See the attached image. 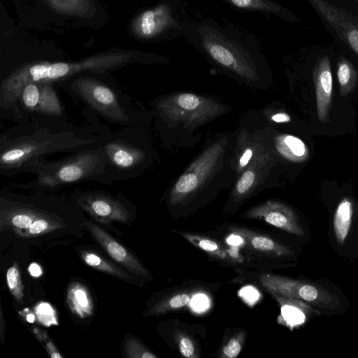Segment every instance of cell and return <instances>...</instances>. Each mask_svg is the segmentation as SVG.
<instances>
[{
    "mask_svg": "<svg viewBox=\"0 0 358 358\" xmlns=\"http://www.w3.org/2000/svg\"><path fill=\"white\" fill-rule=\"evenodd\" d=\"M83 114L87 121L85 125L65 119L32 117L1 131L0 175L28 173L50 155L100 145L103 134L110 130L90 108L85 107Z\"/></svg>",
    "mask_w": 358,
    "mask_h": 358,
    "instance_id": "6da1fadb",
    "label": "cell"
},
{
    "mask_svg": "<svg viewBox=\"0 0 358 358\" xmlns=\"http://www.w3.org/2000/svg\"><path fill=\"white\" fill-rule=\"evenodd\" d=\"M0 190V233L34 246L55 241L80 238L86 230L84 212L70 197L55 192Z\"/></svg>",
    "mask_w": 358,
    "mask_h": 358,
    "instance_id": "7a4b0ae2",
    "label": "cell"
},
{
    "mask_svg": "<svg viewBox=\"0 0 358 358\" xmlns=\"http://www.w3.org/2000/svg\"><path fill=\"white\" fill-rule=\"evenodd\" d=\"M187 42L228 76L252 87L271 81L266 62L256 51L234 39L210 20L184 22Z\"/></svg>",
    "mask_w": 358,
    "mask_h": 358,
    "instance_id": "3957f363",
    "label": "cell"
},
{
    "mask_svg": "<svg viewBox=\"0 0 358 358\" xmlns=\"http://www.w3.org/2000/svg\"><path fill=\"white\" fill-rule=\"evenodd\" d=\"M234 134H220L209 139L201 152L172 184L169 205H185L203 194L234 185L236 179Z\"/></svg>",
    "mask_w": 358,
    "mask_h": 358,
    "instance_id": "277c9868",
    "label": "cell"
},
{
    "mask_svg": "<svg viewBox=\"0 0 358 358\" xmlns=\"http://www.w3.org/2000/svg\"><path fill=\"white\" fill-rule=\"evenodd\" d=\"M134 55L111 52L78 62L32 61L20 64L3 76L0 81V119L17 122V99L22 87L30 82L55 84L86 71L106 72L132 62Z\"/></svg>",
    "mask_w": 358,
    "mask_h": 358,
    "instance_id": "5b68a950",
    "label": "cell"
},
{
    "mask_svg": "<svg viewBox=\"0 0 358 358\" xmlns=\"http://www.w3.org/2000/svg\"><path fill=\"white\" fill-rule=\"evenodd\" d=\"M106 73L86 71L57 85L75 103H83L110 124L122 127L150 125V110Z\"/></svg>",
    "mask_w": 358,
    "mask_h": 358,
    "instance_id": "8992f818",
    "label": "cell"
},
{
    "mask_svg": "<svg viewBox=\"0 0 358 358\" xmlns=\"http://www.w3.org/2000/svg\"><path fill=\"white\" fill-rule=\"evenodd\" d=\"M154 130L164 147L194 144V133L231 108L213 98L176 92L155 98L150 103Z\"/></svg>",
    "mask_w": 358,
    "mask_h": 358,
    "instance_id": "52a82bcc",
    "label": "cell"
},
{
    "mask_svg": "<svg viewBox=\"0 0 358 358\" xmlns=\"http://www.w3.org/2000/svg\"><path fill=\"white\" fill-rule=\"evenodd\" d=\"M100 146L106 157L110 184L137 178L159 162L150 125L109 131L103 134Z\"/></svg>",
    "mask_w": 358,
    "mask_h": 358,
    "instance_id": "ba28073f",
    "label": "cell"
},
{
    "mask_svg": "<svg viewBox=\"0 0 358 358\" xmlns=\"http://www.w3.org/2000/svg\"><path fill=\"white\" fill-rule=\"evenodd\" d=\"M106 166V157L99 145L71 153L59 160L38 164L28 172L35 176L32 180L7 185L13 189L55 192L64 186L83 182L110 185Z\"/></svg>",
    "mask_w": 358,
    "mask_h": 358,
    "instance_id": "9c48e42d",
    "label": "cell"
},
{
    "mask_svg": "<svg viewBox=\"0 0 358 358\" xmlns=\"http://www.w3.org/2000/svg\"><path fill=\"white\" fill-rule=\"evenodd\" d=\"M341 48L358 59V8L341 0H306Z\"/></svg>",
    "mask_w": 358,
    "mask_h": 358,
    "instance_id": "30bf717a",
    "label": "cell"
},
{
    "mask_svg": "<svg viewBox=\"0 0 358 358\" xmlns=\"http://www.w3.org/2000/svg\"><path fill=\"white\" fill-rule=\"evenodd\" d=\"M69 197L96 222L110 229L115 222L130 224L136 215L134 205L120 192L113 194L101 189H76Z\"/></svg>",
    "mask_w": 358,
    "mask_h": 358,
    "instance_id": "8fae6325",
    "label": "cell"
},
{
    "mask_svg": "<svg viewBox=\"0 0 358 358\" xmlns=\"http://www.w3.org/2000/svg\"><path fill=\"white\" fill-rule=\"evenodd\" d=\"M271 137L269 136L268 129H264L256 153L248 166L237 176L233 185L231 196L233 201H243L268 185V180L278 162Z\"/></svg>",
    "mask_w": 358,
    "mask_h": 358,
    "instance_id": "7c38bea8",
    "label": "cell"
},
{
    "mask_svg": "<svg viewBox=\"0 0 358 358\" xmlns=\"http://www.w3.org/2000/svg\"><path fill=\"white\" fill-rule=\"evenodd\" d=\"M178 0H166L138 15L131 24L134 34L143 39L175 38L184 36Z\"/></svg>",
    "mask_w": 358,
    "mask_h": 358,
    "instance_id": "4fadbf2b",
    "label": "cell"
},
{
    "mask_svg": "<svg viewBox=\"0 0 358 358\" xmlns=\"http://www.w3.org/2000/svg\"><path fill=\"white\" fill-rule=\"evenodd\" d=\"M52 82H30L17 99L18 122L32 117L68 120V115Z\"/></svg>",
    "mask_w": 358,
    "mask_h": 358,
    "instance_id": "5bb4252c",
    "label": "cell"
},
{
    "mask_svg": "<svg viewBox=\"0 0 358 358\" xmlns=\"http://www.w3.org/2000/svg\"><path fill=\"white\" fill-rule=\"evenodd\" d=\"M259 278L262 286L272 294L325 308H334L339 304L336 296L315 285L269 273L262 274Z\"/></svg>",
    "mask_w": 358,
    "mask_h": 358,
    "instance_id": "9a60e30c",
    "label": "cell"
},
{
    "mask_svg": "<svg viewBox=\"0 0 358 358\" xmlns=\"http://www.w3.org/2000/svg\"><path fill=\"white\" fill-rule=\"evenodd\" d=\"M85 227L115 263L138 278L150 276L149 271L137 257L105 229L89 220L85 223Z\"/></svg>",
    "mask_w": 358,
    "mask_h": 358,
    "instance_id": "2e32d148",
    "label": "cell"
},
{
    "mask_svg": "<svg viewBox=\"0 0 358 358\" xmlns=\"http://www.w3.org/2000/svg\"><path fill=\"white\" fill-rule=\"evenodd\" d=\"M244 216L263 220L288 233L303 236L304 231L294 210L283 202L268 200L247 210Z\"/></svg>",
    "mask_w": 358,
    "mask_h": 358,
    "instance_id": "e0dca14e",
    "label": "cell"
},
{
    "mask_svg": "<svg viewBox=\"0 0 358 358\" xmlns=\"http://www.w3.org/2000/svg\"><path fill=\"white\" fill-rule=\"evenodd\" d=\"M313 79L317 118L321 123H327L329 121L333 92L331 62L328 54H322L316 59L313 69Z\"/></svg>",
    "mask_w": 358,
    "mask_h": 358,
    "instance_id": "ac0fdd59",
    "label": "cell"
},
{
    "mask_svg": "<svg viewBox=\"0 0 358 358\" xmlns=\"http://www.w3.org/2000/svg\"><path fill=\"white\" fill-rule=\"evenodd\" d=\"M243 239V246L249 250L273 257L292 256L294 252L285 245L269 236L259 234L253 231L241 228L234 230Z\"/></svg>",
    "mask_w": 358,
    "mask_h": 358,
    "instance_id": "d6986e66",
    "label": "cell"
},
{
    "mask_svg": "<svg viewBox=\"0 0 358 358\" xmlns=\"http://www.w3.org/2000/svg\"><path fill=\"white\" fill-rule=\"evenodd\" d=\"M79 254L84 263L90 267L128 283L139 285L138 277L133 275L117 263L104 257L96 251L83 249L80 250Z\"/></svg>",
    "mask_w": 358,
    "mask_h": 358,
    "instance_id": "ffe728a7",
    "label": "cell"
},
{
    "mask_svg": "<svg viewBox=\"0 0 358 358\" xmlns=\"http://www.w3.org/2000/svg\"><path fill=\"white\" fill-rule=\"evenodd\" d=\"M275 155L292 163H303L309 158V149L299 137L291 134H278L272 138Z\"/></svg>",
    "mask_w": 358,
    "mask_h": 358,
    "instance_id": "44dd1931",
    "label": "cell"
},
{
    "mask_svg": "<svg viewBox=\"0 0 358 358\" xmlns=\"http://www.w3.org/2000/svg\"><path fill=\"white\" fill-rule=\"evenodd\" d=\"M239 9L251 11H259L266 15H274L291 23H296L301 20L273 0H222Z\"/></svg>",
    "mask_w": 358,
    "mask_h": 358,
    "instance_id": "7402d4cb",
    "label": "cell"
},
{
    "mask_svg": "<svg viewBox=\"0 0 358 358\" xmlns=\"http://www.w3.org/2000/svg\"><path fill=\"white\" fill-rule=\"evenodd\" d=\"M66 304L71 313L80 319L94 313V302L88 288L83 283L71 282L66 291Z\"/></svg>",
    "mask_w": 358,
    "mask_h": 358,
    "instance_id": "603a6c76",
    "label": "cell"
},
{
    "mask_svg": "<svg viewBox=\"0 0 358 358\" xmlns=\"http://www.w3.org/2000/svg\"><path fill=\"white\" fill-rule=\"evenodd\" d=\"M273 296L281 305L282 315L289 325L303 324L308 316L315 313V310L303 301L277 294Z\"/></svg>",
    "mask_w": 358,
    "mask_h": 358,
    "instance_id": "cb8c5ba5",
    "label": "cell"
},
{
    "mask_svg": "<svg viewBox=\"0 0 358 358\" xmlns=\"http://www.w3.org/2000/svg\"><path fill=\"white\" fill-rule=\"evenodd\" d=\"M352 215V201L349 197H345L337 206L333 222L335 237L339 245H342L345 242L349 234Z\"/></svg>",
    "mask_w": 358,
    "mask_h": 358,
    "instance_id": "d4e9b609",
    "label": "cell"
},
{
    "mask_svg": "<svg viewBox=\"0 0 358 358\" xmlns=\"http://www.w3.org/2000/svg\"><path fill=\"white\" fill-rule=\"evenodd\" d=\"M336 75L340 94L343 97L347 96L356 85L358 72L353 62L343 53L337 58Z\"/></svg>",
    "mask_w": 358,
    "mask_h": 358,
    "instance_id": "484cf974",
    "label": "cell"
},
{
    "mask_svg": "<svg viewBox=\"0 0 358 358\" xmlns=\"http://www.w3.org/2000/svg\"><path fill=\"white\" fill-rule=\"evenodd\" d=\"M181 235L190 243L198 247L210 255L226 261L241 262L242 257L238 254L232 253L225 250L217 241L199 235L182 233Z\"/></svg>",
    "mask_w": 358,
    "mask_h": 358,
    "instance_id": "4316f807",
    "label": "cell"
},
{
    "mask_svg": "<svg viewBox=\"0 0 358 358\" xmlns=\"http://www.w3.org/2000/svg\"><path fill=\"white\" fill-rule=\"evenodd\" d=\"M55 11L81 17H92L96 8L92 0H45Z\"/></svg>",
    "mask_w": 358,
    "mask_h": 358,
    "instance_id": "83f0119b",
    "label": "cell"
},
{
    "mask_svg": "<svg viewBox=\"0 0 358 358\" xmlns=\"http://www.w3.org/2000/svg\"><path fill=\"white\" fill-rule=\"evenodd\" d=\"M190 301V295L186 292H180L162 299L155 303L150 308L145 312V316L159 315L169 311L178 310L185 307Z\"/></svg>",
    "mask_w": 358,
    "mask_h": 358,
    "instance_id": "f1b7e54d",
    "label": "cell"
},
{
    "mask_svg": "<svg viewBox=\"0 0 358 358\" xmlns=\"http://www.w3.org/2000/svg\"><path fill=\"white\" fill-rule=\"evenodd\" d=\"M122 349L127 358H157L136 336L127 335L123 341Z\"/></svg>",
    "mask_w": 358,
    "mask_h": 358,
    "instance_id": "f546056e",
    "label": "cell"
},
{
    "mask_svg": "<svg viewBox=\"0 0 358 358\" xmlns=\"http://www.w3.org/2000/svg\"><path fill=\"white\" fill-rule=\"evenodd\" d=\"M6 283L9 291L15 301L22 304L24 303V287L21 279L19 266L15 262L6 271Z\"/></svg>",
    "mask_w": 358,
    "mask_h": 358,
    "instance_id": "4dcf8cb0",
    "label": "cell"
},
{
    "mask_svg": "<svg viewBox=\"0 0 358 358\" xmlns=\"http://www.w3.org/2000/svg\"><path fill=\"white\" fill-rule=\"evenodd\" d=\"M173 337L181 355L187 358L199 357L196 346L189 335L180 331H176Z\"/></svg>",
    "mask_w": 358,
    "mask_h": 358,
    "instance_id": "1f68e13d",
    "label": "cell"
},
{
    "mask_svg": "<svg viewBox=\"0 0 358 358\" xmlns=\"http://www.w3.org/2000/svg\"><path fill=\"white\" fill-rule=\"evenodd\" d=\"M245 339V333L243 331L231 336L223 346L220 357L222 358H235L238 357L243 348Z\"/></svg>",
    "mask_w": 358,
    "mask_h": 358,
    "instance_id": "d6a6232c",
    "label": "cell"
},
{
    "mask_svg": "<svg viewBox=\"0 0 358 358\" xmlns=\"http://www.w3.org/2000/svg\"><path fill=\"white\" fill-rule=\"evenodd\" d=\"M33 332L37 339L43 344L45 350L52 358H62L64 356L57 350L47 333L38 328H34Z\"/></svg>",
    "mask_w": 358,
    "mask_h": 358,
    "instance_id": "836d02e7",
    "label": "cell"
},
{
    "mask_svg": "<svg viewBox=\"0 0 358 358\" xmlns=\"http://www.w3.org/2000/svg\"><path fill=\"white\" fill-rule=\"evenodd\" d=\"M270 120L275 123H285L291 121L292 118L289 114L285 112L273 113L270 116Z\"/></svg>",
    "mask_w": 358,
    "mask_h": 358,
    "instance_id": "e575fe53",
    "label": "cell"
},
{
    "mask_svg": "<svg viewBox=\"0 0 358 358\" xmlns=\"http://www.w3.org/2000/svg\"><path fill=\"white\" fill-rule=\"evenodd\" d=\"M6 331V321L4 320V315L2 307H0V341L1 343H3L4 336Z\"/></svg>",
    "mask_w": 358,
    "mask_h": 358,
    "instance_id": "d590c367",
    "label": "cell"
},
{
    "mask_svg": "<svg viewBox=\"0 0 358 358\" xmlns=\"http://www.w3.org/2000/svg\"><path fill=\"white\" fill-rule=\"evenodd\" d=\"M20 314L27 320L28 322L33 323L35 321V315L34 313L29 308L24 309L20 312Z\"/></svg>",
    "mask_w": 358,
    "mask_h": 358,
    "instance_id": "8d00e7d4",
    "label": "cell"
},
{
    "mask_svg": "<svg viewBox=\"0 0 358 358\" xmlns=\"http://www.w3.org/2000/svg\"><path fill=\"white\" fill-rule=\"evenodd\" d=\"M29 271L32 276L38 277L42 274V270L36 263L31 264L29 267Z\"/></svg>",
    "mask_w": 358,
    "mask_h": 358,
    "instance_id": "74e56055",
    "label": "cell"
},
{
    "mask_svg": "<svg viewBox=\"0 0 358 358\" xmlns=\"http://www.w3.org/2000/svg\"><path fill=\"white\" fill-rule=\"evenodd\" d=\"M196 299H197V301H199V302L195 303L196 306L199 308H202V307H203V304H204L203 303L204 298L203 297V296H200L197 297Z\"/></svg>",
    "mask_w": 358,
    "mask_h": 358,
    "instance_id": "f35d334b",
    "label": "cell"
},
{
    "mask_svg": "<svg viewBox=\"0 0 358 358\" xmlns=\"http://www.w3.org/2000/svg\"><path fill=\"white\" fill-rule=\"evenodd\" d=\"M352 6L358 8V0H341Z\"/></svg>",
    "mask_w": 358,
    "mask_h": 358,
    "instance_id": "ab89813d",
    "label": "cell"
}]
</instances>
